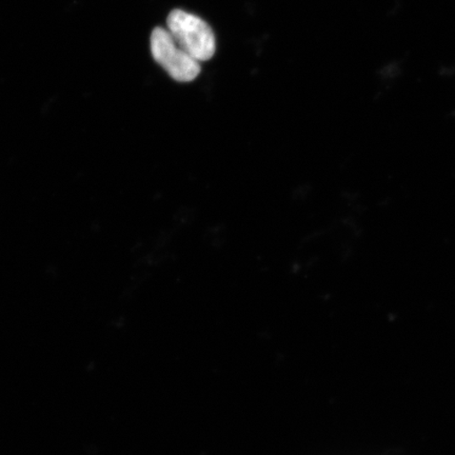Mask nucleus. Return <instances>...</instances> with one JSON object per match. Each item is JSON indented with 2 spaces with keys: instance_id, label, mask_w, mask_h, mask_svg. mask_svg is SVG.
Wrapping results in <instances>:
<instances>
[{
  "instance_id": "2",
  "label": "nucleus",
  "mask_w": 455,
  "mask_h": 455,
  "mask_svg": "<svg viewBox=\"0 0 455 455\" xmlns=\"http://www.w3.org/2000/svg\"><path fill=\"white\" fill-rule=\"evenodd\" d=\"M150 45L153 59L176 82H193L201 73L199 61L176 43L167 28H156L151 34Z\"/></svg>"
},
{
  "instance_id": "1",
  "label": "nucleus",
  "mask_w": 455,
  "mask_h": 455,
  "mask_svg": "<svg viewBox=\"0 0 455 455\" xmlns=\"http://www.w3.org/2000/svg\"><path fill=\"white\" fill-rule=\"evenodd\" d=\"M167 30L176 43L197 61L212 60L216 51L212 27L201 17L176 9L167 19Z\"/></svg>"
}]
</instances>
